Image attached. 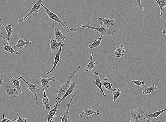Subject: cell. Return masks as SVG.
<instances>
[{
	"label": "cell",
	"mask_w": 166,
	"mask_h": 122,
	"mask_svg": "<svg viewBox=\"0 0 166 122\" xmlns=\"http://www.w3.org/2000/svg\"><path fill=\"white\" fill-rule=\"evenodd\" d=\"M21 79H23L27 84V87L26 88L28 89L36 97V100H35V103H38V100H37V93H39L40 91L38 89V87L39 86H40V85L38 83L34 84L29 82H28L25 81L23 77L21 78Z\"/></svg>",
	"instance_id": "cell-6"
},
{
	"label": "cell",
	"mask_w": 166,
	"mask_h": 122,
	"mask_svg": "<svg viewBox=\"0 0 166 122\" xmlns=\"http://www.w3.org/2000/svg\"><path fill=\"white\" fill-rule=\"evenodd\" d=\"M38 78L39 80H40L41 82L40 86L43 88V89L45 90V91H47L48 88L51 86L49 84V81H56L54 77L47 78V79H44V78H41L40 76H38Z\"/></svg>",
	"instance_id": "cell-10"
},
{
	"label": "cell",
	"mask_w": 166,
	"mask_h": 122,
	"mask_svg": "<svg viewBox=\"0 0 166 122\" xmlns=\"http://www.w3.org/2000/svg\"><path fill=\"white\" fill-rule=\"evenodd\" d=\"M0 23L4 26L6 31L7 32L8 35V39L7 44H9L10 38L11 35H12L13 33L12 27V25H5V24L3 23L2 20L1 19H0Z\"/></svg>",
	"instance_id": "cell-18"
},
{
	"label": "cell",
	"mask_w": 166,
	"mask_h": 122,
	"mask_svg": "<svg viewBox=\"0 0 166 122\" xmlns=\"http://www.w3.org/2000/svg\"><path fill=\"white\" fill-rule=\"evenodd\" d=\"M53 117L50 120V121H49L48 122H53Z\"/></svg>",
	"instance_id": "cell-39"
},
{
	"label": "cell",
	"mask_w": 166,
	"mask_h": 122,
	"mask_svg": "<svg viewBox=\"0 0 166 122\" xmlns=\"http://www.w3.org/2000/svg\"><path fill=\"white\" fill-rule=\"evenodd\" d=\"M54 33L55 39L58 43H60L61 40L64 41L66 38V36L63 34L60 30L56 27L54 28Z\"/></svg>",
	"instance_id": "cell-14"
},
{
	"label": "cell",
	"mask_w": 166,
	"mask_h": 122,
	"mask_svg": "<svg viewBox=\"0 0 166 122\" xmlns=\"http://www.w3.org/2000/svg\"><path fill=\"white\" fill-rule=\"evenodd\" d=\"M102 85L104 86L105 88L108 91H111L113 89L112 88V84L108 82L107 78H105L103 80H101Z\"/></svg>",
	"instance_id": "cell-27"
},
{
	"label": "cell",
	"mask_w": 166,
	"mask_h": 122,
	"mask_svg": "<svg viewBox=\"0 0 166 122\" xmlns=\"http://www.w3.org/2000/svg\"><path fill=\"white\" fill-rule=\"evenodd\" d=\"M130 122H144L143 118H145V114L140 107L137 109H131L130 110Z\"/></svg>",
	"instance_id": "cell-3"
},
{
	"label": "cell",
	"mask_w": 166,
	"mask_h": 122,
	"mask_svg": "<svg viewBox=\"0 0 166 122\" xmlns=\"http://www.w3.org/2000/svg\"><path fill=\"white\" fill-rule=\"evenodd\" d=\"M111 93L113 94L114 100L113 103L115 102L121 94V91L118 88L113 89L111 91Z\"/></svg>",
	"instance_id": "cell-30"
},
{
	"label": "cell",
	"mask_w": 166,
	"mask_h": 122,
	"mask_svg": "<svg viewBox=\"0 0 166 122\" xmlns=\"http://www.w3.org/2000/svg\"><path fill=\"white\" fill-rule=\"evenodd\" d=\"M0 37L1 38V39L2 40L4 41H5L6 40V39L4 37L2 33L1 32V28H0Z\"/></svg>",
	"instance_id": "cell-35"
},
{
	"label": "cell",
	"mask_w": 166,
	"mask_h": 122,
	"mask_svg": "<svg viewBox=\"0 0 166 122\" xmlns=\"http://www.w3.org/2000/svg\"><path fill=\"white\" fill-rule=\"evenodd\" d=\"M4 81L3 80L0 78V87H1L2 85H3Z\"/></svg>",
	"instance_id": "cell-36"
},
{
	"label": "cell",
	"mask_w": 166,
	"mask_h": 122,
	"mask_svg": "<svg viewBox=\"0 0 166 122\" xmlns=\"http://www.w3.org/2000/svg\"><path fill=\"white\" fill-rule=\"evenodd\" d=\"M77 95L76 92V91L73 94L72 97L70 99V101L69 102L68 106H67V109L66 111L64 114V115L63 117H61L60 118V119H61V122H67L69 118H70V115L69 114V110H70V105L72 104V102L73 101V99Z\"/></svg>",
	"instance_id": "cell-8"
},
{
	"label": "cell",
	"mask_w": 166,
	"mask_h": 122,
	"mask_svg": "<svg viewBox=\"0 0 166 122\" xmlns=\"http://www.w3.org/2000/svg\"><path fill=\"white\" fill-rule=\"evenodd\" d=\"M41 6H42V7L44 8L45 13H46V14L48 15L49 17L51 19L60 24L62 27L63 28H67L70 30L72 32H74L76 31V28H70L67 26V24L65 22H63L61 21L60 18L58 16H57L55 14V13H53L52 12L50 11L46 6L42 4H41Z\"/></svg>",
	"instance_id": "cell-4"
},
{
	"label": "cell",
	"mask_w": 166,
	"mask_h": 122,
	"mask_svg": "<svg viewBox=\"0 0 166 122\" xmlns=\"http://www.w3.org/2000/svg\"><path fill=\"white\" fill-rule=\"evenodd\" d=\"M16 119H14L12 120H9L5 117V115H3V118H2V120L0 122H13L15 121Z\"/></svg>",
	"instance_id": "cell-32"
},
{
	"label": "cell",
	"mask_w": 166,
	"mask_h": 122,
	"mask_svg": "<svg viewBox=\"0 0 166 122\" xmlns=\"http://www.w3.org/2000/svg\"><path fill=\"white\" fill-rule=\"evenodd\" d=\"M124 45L122 44L116 47L114 55L117 58H120L124 57V52H125V49H124Z\"/></svg>",
	"instance_id": "cell-19"
},
{
	"label": "cell",
	"mask_w": 166,
	"mask_h": 122,
	"mask_svg": "<svg viewBox=\"0 0 166 122\" xmlns=\"http://www.w3.org/2000/svg\"><path fill=\"white\" fill-rule=\"evenodd\" d=\"M103 24L102 22L101 23L100 27L99 28H96L93 27L90 25L89 23H87L85 25H81L80 27L81 29H84L86 28H88L94 30L95 31H97L100 34V37H102L104 35L106 36H112L114 34L118 32V30H114L110 28L105 27L103 26Z\"/></svg>",
	"instance_id": "cell-1"
},
{
	"label": "cell",
	"mask_w": 166,
	"mask_h": 122,
	"mask_svg": "<svg viewBox=\"0 0 166 122\" xmlns=\"http://www.w3.org/2000/svg\"><path fill=\"white\" fill-rule=\"evenodd\" d=\"M93 76L95 80L96 81V87L99 88L102 94L104 97H105L106 95L104 93L103 89H102L101 80L100 79L99 75L96 72H94L93 73Z\"/></svg>",
	"instance_id": "cell-13"
},
{
	"label": "cell",
	"mask_w": 166,
	"mask_h": 122,
	"mask_svg": "<svg viewBox=\"0 0 166 122\" xmlns=\"http://www.w3.org/2000/svg\"><path fill=\"white\" fill-rule=\"evenodd\" d=\"M166 111V109H164L162 110L158 111L153 113H147L146 114V115H145V116L146 117V118H149L153 119L159 117L161 114Z\"/></svg>",
	"instance_id": "cell-23"
},
{
	"label": "cell",
	"mask_w": 166,
	"mask_h": 122,
	"mask_svg": "<svg viewBox=\"0 0 166 122\" xmlns=\"http://www.w3.org/2000/svg\"><path fill=\"white\" fill-rule=\"evenodd\" d=\"M156 3L159 6L160 9V18L162 17L163 14L162 13V9L164 7H166V1L165 0H156Z\"/></svg>",
	"instance_id": "cell-28"
},
{
	"label": "cell",
	"mask_w": 166,
	"mask_h": 122,
	"mask_svg": "<svg viewBox=\"0 0 166 122\" xmlns=\"http://www.w3.org/2000/svg\"><path fill=\"white\" fill-rule=\"evenodd\" d=\"M51 49V53H52L56 52L57 50L58 49V47L62 45V43H58L56 40L52 38L49 40Z\"/></svg>",
	"instance_id": "cell-17"
},
{
	"label": "cell",
	"mask_w": 166,
	"mask_h": 122,
	"mask_svg": "<svg viewBox=\"0 0 166 122\" xmlns=\"http://www.w3.org/2000/svg\"><path fill=\"white\" fill-rule=\"evenodd\" d=\"M136 3H137L138 7H139L142 11H145V9L144 7H142L141 5V0H136Z\"/></svg>",
	"instance_id": "cell-33"
},
{
	"label": "cell",
	"mask_w": 166,
	"mask_h": 122,
	"mask_svg": "<svg viewBox=\"0 0 166 122\" xmlns=\"http://www.w3.org/2000/svg\"><path fill=\"white\" fill-rule=\"evenodd\" d=\"M157 87L156 85H152L150 86V87L146 88L144 89L143 91H141L142 94H143L144 95H147V94L151 95V93L152 92H153L157 89Z\"/></svg>",
	"instance_id": "cell-25"
},
{
	"label": "cell",
	"mask_w": 166,
	"mask_h": 122,
	"mask_svg": "<svg viewBox=\"0 0 166 122\" xmlns=\"http://www.w3.org/2000/svg\"><path fill=\"white\" fill-rule=\"evenodd\" d=\"M99 19L103 23V25L106 26L107 28H110V26H112L114 25L115 22V19H110L108 17L106 18L100 17Z\"/></svg>",
	"instance_id": "cell-20"
},
{
	"label": "cell",
	"mask_w": 166,
	"mask_h": 122,
	"mask_svg": "<svg viewBox=\"0 0 166 122\" xmlns=\"http://www.w3.org/2000/svg\"><path fill=\"white\" fill-rule=\"evenodd\" d=\"M43 1V0H37L36 3L33 5L32 8H31L30 11H29L28 15L22 19H18L17 20L18 22L23 23V22L25 21L27 18L29 16L31 13H33L34 12H35L37 13H39V10L40 9L41 4H42V3Z\"/></svg>",
	"instance_id": "cell-5"
},
{
	"label": "cell",
	"mask_w": 166,
	"mask_h": 122,
	"mask_svg": "<svg viewBox=\"0 0 166 122\" xmlns=\"http://www.w3.org/2000/svg\"><path fill=\"white\" fill-rule=\"evenodd\" d=\"M99 111H94L93 110L90 109V108H87L84 111L80 112V116L82 118L83 120H84L88 118V117L91 115H99Z\"/></svg>",
	"instance_id": "cell-9"
},
{
	"label": "cell",
	"mask_w": 166,
	"mask_h": 122,
	"mask_svg": "<svg viewBox=\"0 0 166 122\" xmlns=\"http://www.w3.org/2000/svg\"><path fill=\"white\" fill-rule=\"evenodd\" d=\"M94 55L93 53H92L91 54V57L90 61L87 65L86 66V67H85L84 70L86 72H87L92 70L94 69L95 65L96 64V63H94L93 61V56Z\"/></svg>",
	"instance_id": "cell-24"
},
{
	"label": "cell",
	"mask_w": 166,
	"mask_h": 122,
	"mask_svg": "<svg viewBox=\"0 0 166 122\" xmlns=\"http://www.w3.org/2000/svg\"><path fill=\"white\" fill-rule=\"evenodd\" d=\"M43 90V97L42 102L43 105L42 108L44 110H50L51 109V104L49 102L48 97H47L45 93V90Z\"/></svg>",
	"instance_id": "cell-15"
},
{
	"label": "cell",
	"mask_w": 166,
	"mask_h": 122,
	"mask_svg": "<svg viewBox=\"0 0 166 122\" xmlns=\"http://www.w3.org/2000/svg\"><path fill=\"white\" fill-rule=\"evenodd\" d=\"M132 82H133L134 85H139L141 87H144L145 85V83L144 82L138 80H132Z\"/></svg>",
	"instance_id": "cell-31"
},
{
	"label": "cell",
	"mask_w": 166,
	"mask_h": 122,
	"mask_svg": "<svg viewBox=\"0 0 166 122\" xmlns=\"http://www.w3.org/2000/svg\"><path fill=\"white\" fill-rule=\"evenodd\" d=\"M64 46V42L63 41L62 43V45L60 46V49L58 50V52L56 53V56L55 58L54 62L53 64V65L52 69L50 71L47 72L46 73L47 75H49V74L52 73L53 71H55L57 64L59 63L60 60V57L61 52H62V47Z\"/></svg>",
	"instance_id": "cell-7"
},
{
	"label": "cell",
	"mask_w": 166,
	"mask_h": 122,
	"mask_svg": "<svg viewBox=\"0 0 166 122\" xmlns=\"http://www.w3.org/2000/svg\"><path fill=\"white\" fill-rule=\"evenodd\" d=\"M5 92L7 95L10 98H14L16 97L19 93H17V90L13 87L9 85L5 86Z\"/></svg>",
	"instance_id": "cell-11"
},
{
	"label": "cell",
	"mask_w": 166,
	"mask_h": 122,
	"mask_svg": "<svg viewBox=\"0 0 166 122\" xmlns=\"http://www.w3.org/2000/svg\"><path fill=\"white\" fill-rule=\"evenodd\" d=\"M13 46L9 44H4L3 45V49L4 50L11 53H15L16 55H19V52L16 51L13 48Z\"/></svg>",
	"instance_id": "cell-26"
},
{
	"label": "cell",
	"mask_w": 166,
	"mask_h": 122,
	"mask_svg": "<svg viewBox=\"0 0 166 122\" xmlns=\"http://www.w3.org/2000/svg\"><path fill=\"white\" fill-rule=\"evenodd\" d=\"M76 86V82L74 81L72 82H71V85L70 86V88H69V89L67 90V91H66V94H65L63 96V97L62 98L60 101L58 103H57L58 104H61L62 102L63 101V100L66 98L68 97V96L71 94L73 91H74V89L75 88Z\"/></svg>",
	"instance_id": "cell-16"
},
{
	"label": "cell",
	"mask_w": 166,
	"mask_h": 122,
	"mask_svg": "<svg viewBox=\"0 0 166 122\" xmlns=\"http://www.w3.org/2000/svg\"><path fill=\"white\" fill-rule=\"evenodd\" d=\"M32 42L31 41H29L27 40H25L24 37H21L19 39L16 45L13 46V49L15 48H19L20 49V51H22L24 49V46L25 45H31Z\"/></svg>",
	"instance_id": "cell-12"
},
{
	"label": "cell",
	"mask_w": 166,
	"mask_h": 122,
	"mask_svg": "<svg viewBox=\"0 0 166 122\" xmlns=\"http://www.w3.org/2000/svg\"><path fill=\"white\" fill-rule=\"evenodd\" d=\"M143 119L145 120L146 121H147V122H153L151 121H149V119H148L147 118H143ZM155 122H160L159 121H158Z\"/></svg>",
	"instance_id": "cell-37"
},
{
	"label": "cell",
	"mask_w": 166,
	"mask_h": 122,
	"mask_svg": "<svg viewBox=\"0 0 166 122\" xmlns=\"http://www.w3.org/2000/svg\"><path fill=\"white\" fill-rule=\"evenodd\" d=\"M80 66H79L76 69H75L71 73L70 78L67 80L66 82L63 84L62 86L58 88L57 91V95L56 98V100H58V101H57V103H58L59 101L60 100L61 98L64 95L67 90L69 89L71 85V80L74 77V75L77 72L80 71Z\"/></svg>",
	"instance_id": "cell-2"
},
{
	"label": "cell",
	"mask_w": 166,
	"mask_h": 122,
	"mask_svg": "<svg viewBox=\"0 0 166 122\" xmlns=\"http://www.w3.org/2000/svg\"><path fill=\"white\" fill-rule=\"evenodd\" d=\"M16 122H27L26 119H22L19 116L18 119H16Z\"/></svg>",
	"instance_id": "cell-34"
},
{
	"label": "cell",
	"mask_w": 166,
	"mask_h": 122,
	"mask_svg": "<svg viewBox=\"0 0 166 122\" xmlns=\"http://www.w3.org/2000/svg\"><path fill=\"white\" fill-rule=\"evenodd\" d=\"M102 40V37H100L98 38L97 39L94 40L93 43L92 44L88 45L89 48H90V49H93L94 48L98 47L100 44Z\"/></svg>",
	"instance_id": "cell-29"
},
{
	"label": "cell",
	"mask_w": 166,
	"mask_h": 122,
	"mask_svg": "<svg viewBox=\"0 0 166 122\" xmlns=\"http://www.w3.org/2000/svg\"><path fill=\"white\" fill-rule=\"evenodd\" d=\"M60 104H58L57 103L54 105L52 109L49 112L48 115V118H47V121L48 122L52 118L55 117H58L57 115H55L56 112L58 110V108L60 106Z\"/></svg>",
	"instance_id": "cell-21"
},
{
	"label": "cell",
	"mask_w": 166,
	"mask_h": 122,
	"mask_svg": "<svg viewBox=\"0 0 166 122\" xmlns=\"http://www.w3.org/2000/svg\"><path fill=\"white\" fill-rule=\"evenodd\" d=\"M162 32L164 34H165L166 36V29H164L163 30Z\"/></svg>",
	"instance_id": "cell-38"
},
{
	"label": "cell",
	"mask_w": 166,
	"mask_h": 122,
	"mask_svg": "<svg viewBox=\"0 0 166 122\" xmlns=\"http://www.w3.org/2000/svg\"><path fill=\"white\" fill-rule=\"evenodd\" d=\"M11 81H12L13 87L15 89H17L18 91L20 92L21 93H22V91L20 85V82H19V80L21 79V78L22 77V76H20L18 79H15L14 78L10 77Z\"/></svg>",
	"instance_id": "cell-22"
}]
</instances>
